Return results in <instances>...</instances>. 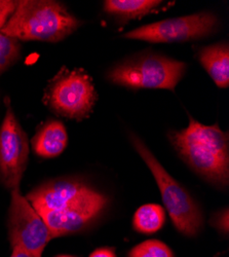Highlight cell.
Returning a JSON list of instances; mask_svg holds the SVG:
<instances>
[{"mask_svg": "<svg viewBox=\"0 0 229 257\" xmlns=\"http://www.w3.org/2000/svg\"><path fill=\"white\" fill-rule=\"evenodd\" d=\"M131 141L152 172L165 209L176 228L188 237L197 234L202 227V214L197 203L188 191L166 172L141 139L132 134Z\"/></svg>", "mask_w": 229, "mask_h": 257, "instance_id": "4", "label": "cell"}, {"mask_svg": "<svg viewBox=\"0 0 229 257\" xmlns=\"http://www.w3.org/2000/svg\"><path fill=\"white\" fill-rule=\"evenodd\" d=\"M161 5L162 2L156 0H107L104 11L127 22L154 12Z\"/></svg>", "mask_w": 229, "mask_h": 257, "instance_id": "12", "label": "cell"}, {"mask_svg": "<svg viewBox=\"0 0 229 257\" xmlns=\"http://www.w3.org/2000/svg\"><path fill=\"white\" fill-rule=\"evenodd\" d=\"M18 6V2L12 0H0V30H2L9 19L15 13Z\"/></svg>", "mask_w": 229, "mask_h": 257, "instance_id": "16", "label": "cell"}, {"mask_svg": "<svg viewBox=\"0 0 229 257\" xmlns=\"http://www.w3.org/2000/svg\"><path fill=\"white\" fill-rule=\"evenodd\" d=\"M81 21L57 2L23 0L0 30L4 34L20 40L58 42L72 34Z\"/></svg>", "mask_w": 229, "mask_h": 257, "instance_id": "3", "label": "cell"}, {"mask_svg": "<svg viewBox=\"0 0 229 257\" xmlns=\"http://www.w3.org/2000/svg\"><path fill=\"white\" fill-rule=\"evenodd\" d=\"M68 135L63 122L53 119L46 122L32 139L34 153L44 159H53L65 151Z\"/></svg>", "mask_w": 229, "mask_h": 257, "instance_id": "10", "label": "cell"}, {"mask_svg": "<svg viewBox=\"0 0 229 257\" xmlns=\"http://www.w3.org/2000/svg\"><path fill=\"white\" fill-rule=\"evenodd\" d=\"M21 46L19 40L0 32V73L19 60Z\"/></svg>", "mask_w": 229, "mask_h": 257, "instance_id": "14", "label": "cell"}, {"mask_svg": "<svg viewBox=\"0 0 229 257\" xmlns=\"http://www.w3.org/2000/svg\"><path fill=\"white\" fill-rule=\"evenodd\" d=\"M165 221L164 210L156 204L141 206L135 213L134 228L142 233H154L159 230Z\"/></svg>", "mask_w": 229, "mask_h": 257, "instance_id": "13", "label": "cell"}, {"mask_svg": "<svg viewBox=\"0 0 229 257\" xmlns=\"http://www.w3.org/2000/svg\"><path fill=\"white\" fill-rule=\"evenodd\" d=\"M11 257H35L25 251L19 250V249H13V253L11 255Z\"/></svg>", "mask_w": 229, "mask_h": 257, "instance_id": "19", "label": "cell"}, {"mask_svg": "<svg viewBox=\"0 0 229 257\" xmlns=\"http://www.w3.org/2000/svg\"><path fill=\"white\" fill-rule=\"evenodd\" d=\"M26 199L43 217L54 238L85 229L108 203L99 191L74 179L47 182L31 191Z\"/></svg>", "mask_w": 229, "mask_h": 257, "instance_id": "1", "label": "cell"}, {"mask_svg": "<svg viewBox=\"0 0 229 257\" xmlns=\"http://www.w3.org/2000/svg\"><path fill=\"white\" fill-rule=\"evenodd\" d=\"M97 99L93 80L85 70L63 67L50 81L44 103L61 116L81 120L93 111Z\"/></svg>", "mask_w": 229, "mask_h": 257, "instance_id": "6", "label": "cell"}, {"mask_svg": "<svg viewBox=\"0 0 229 257\" xmlns=\"http://www.w3.org/2000/svg\"><path fill=\"white\" fill-rule=\"evenodd\" d=\"M181 159L209 182L225 187L229 181V137L218 124L206 125L189 116V124L169 134Z\"/></svg>", "mask_w": 229, "mask_h": 257, "instance_id": "2", "label": "cell"}, {"mask_svg": "<svg viewBox=\"0 0 229 257\" xmlns=\"http://www.w3.org/2000/svg\"><path fill=\"white\" fill-rule=\"evenodd\" d=\"M57 257H73V256H70V255H60V256H57Z\"/></svg>", "mask_w": 229, "mask_h": 257, "instance_id": "20", "label": "cell"}, {"mask_svg": "<svg viewBox=\"0 0 229 257\" xmlns=\"http://www.w3.org/2000/svg\"><path fill=\"white\" fill-rule=\"evenodd\" d=\"M197 58L206 72L219 88L229 85V48L226 42L204 47L197 52Z\"/></svg>", "mask_w": 229, "mask_h": 257, "instance_id": "11", "label": "cell"}, {"mask_svg": "<svg viewBox=\"0 0 229 257\" xmlns=\"http://www.w3.org/2000/svg\"><path fill=\"white\" fill-rule=\"evenodd\" d=\"M213 225L217 227L221 232L227 234L229 230L228 225V209H224L217 213L213 217Z\"/></svg>", "mask_w": 229, "mask_h": 257, "instance_id": "17", "label": "cell"}, {"mask_svg": "<svg viewBox=\"0 0 229 257\" xmlns=\"http://www.w3.org/2000/svg\"><path fill=\"white\" fill-rule=\"evenodd\" d=\"M6 105L7 114L0 125V179L13 190L19 188L26 170L29 142L27 134L16 118L9 98L6 99Z\"/></svg>", "mask_w": 229, "mask_h": 257, "instance_id": "9", "label": "cell"}, {"mask_svg": "<svg viewBox=\"0 0 229 257\" xmlns=\"http://www.w3.org/2000/svg\"><path fill=\"white\" fill-rule=\"evenodd\" d=\"M90 257H116L114 251L109 248H100L94 251Z\"/></svg>", "mask_w": 229, "mask_h": 257, "instance_id": "18", "label": "cell"}, {"mask_svg": "<svg viewBox=\"0 0 229 257\" xmlns=\"http://www.w3.org/2000/svg\"><path fill=\"white\" fill-rule=\"evenodd\" d=\"M186 71V64L164 56L142 55L124 61L108 73L115 84L131 89L174 91Z\"/></svg>", "mask_w": 229, "mask_h": 257, "instance_id": "5", "label": "cell"}, {"mask_svg": "<svg viewBox=\"0 0 229 257\" xmlns=\"http://www.w3.org/2000/svg\"><path fill=\"white\" fill-rule=\"evenodd\" d=\"M129 257H174L172 250L157 240L145 241L134 247Z\"/></svg>", "mask_w": 229, "mask_h": 257, "instance_id": "15", "label": "cell"}, {"mask_svg": "<svg viewBox=\"0 0 229 257\" xmlns=\"http://www.w3.org/2000/svg\"><path fill=\"white\" fill-rule=\"evenodd\" d=\"M217 26L218 19L215 15L199 13L145 25L123 34V37L152 44H172L209 36Z\"/></svg>", "mask_w": 229, "mask_h": 257, "instance_id": "8", "label": "cell"}, {"mask_svg": "<svg viewBox=\"0 0 229 257\" xmlns=\"http://www.w3.org/2000/svg\"><path fill=\"white\" fill-rule=\"evenodd\" d=\"M53 238L51 229L29 201L21 195L19 188L13 189L9 212V239L12 248L41 257Z\"/></svg>", "mask_w": 229, "mask_h": 257, "instance_id": "7", "label": "cell"}]
</instances>
